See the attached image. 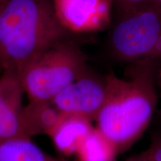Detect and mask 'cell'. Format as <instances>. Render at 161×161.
Segmentation results:
<instances>
[{
	"label": "cell",
	"mask_w": 161,
	"mask_h": 161,
	"mask_svg": "<svg viewBox=\"0 0 161 161\" xmlns=\"http://www.w3.org/2000/svg\"><path fill=\"white\" fill-rule=\"evenodd\" d=\"M56 16L70 33L104 29L110 23V0H52Z\"/></svg>",
	"instance_id": "6"
},
{
	"label": "cell",
	"mask_w": 161,
	"mask_h": 161,
	"mask_svg": "<svg viewBox=\"0 0 161 161\" xmlns=\"http://www.w3.org/2000/svg\"><path fill=\"white\" fill-rule=\"evenodd\" d=\"M118 14L128 13L154 4L153 0H110Z\"/></svg>",
	"instance_id": "12"
},
{
	"label": "cell",
	"mask_w": 161,
	"mask_h": 161,
	"mask_svg": "<svg viewBox=\"0 0 161 161\" xmlns=\"http://www.w3.org/2000/svg\"><path fill=\"white\" fill-rule=\"evenodd\" d=\"M0 161H60L44 152L29 138L0 141Z\"/></svg>",
	"instance_id": "11"
},
{
	"label": "cell",
	"mask_w": 161,
	"mask_h": 161,
	"mask_svg": "<svg viewBox=\"0 0 161 161\" xmlns=\"http://www.w3.org/2000/svg\"><path fill=\"white\" fill-rule=\"evenodd\" d=\"M156 114H156V119L159 122V123H160V125L161 126V110H158Z\"/></svg>",
	"instance_id": "15"
},
{
	"label": "cell",
	"mask_w": 161,
	"mask_h": 161,
	"mask_svg": "<svg viewBox=\"0 0 161 161\" xmlns=\"http://www.w3.org/2000/svg\"><path fill=\"white\" fill-rule=\"evenodd\" d=\"M115 145L96 126L81 141L75 152L78 161H116Z\"/></svg>",
	"instance_id": "10"
},
{
	"label": "cell",
	"mask_w": 161,
	"mask_h": 161,
	"mask_svg": "<svg viewBox=\"0 0 161 161\" xmlns=\"http://www.w3.org/2000/svg\"><path fill=\"white\" fill-rule=\"evenodd\" d=\"M23 93L25 91L19 72L12 70L2 72L0 75V141L29 138L24 131L22 122Z\"/></svg>",
	"instance_id": "7"
},
{
	"label": "cell",
	"mask_w": 161,
	"mask_h": 161,
	"mask_svg": "<svg viewBox=\"0 0 161 161\" xmlns=\"http://www.w3.org/2000/svg\"><path fill=\"white\" fill-rule=\"evenodd\" d=\"M61 116L51 102L29 101L22 113L24 131L30 139L39 134L49 136Z\"/></svg>",
	"instance_id": "9"
},
{
	"label": "cell",
	"mask_w": 161,
	"mask_h": 161,
	"mask_svg": "<svg viewBox=\"0 0 161 161\" xmlns=\"http://www.w3.org/2000/svg\"><path fill=\"white\" fill-rule=\"evenodd\" d=\"M153 2H154V5L161 7V0H153Z\"/></svg>",
	"instance_id": "16"
},
{
	"label": "cell",
	"mask_w": 161,
	"mask_h": 161,
	"mask_svg": "<svg viewBox=\"0 0 161 161\" xmlns=\"http://www.w3.org/2000/svg\"><path fill=\"white\" fill-rule=\"evenodd\" d=\"M108 48L119 61L129 64L148 59L161 63V7L152 4L118 14Z\"/></svg>",
	"instance_id": "4"
},
{
	"label": "cell",
	"mask_w": 161,
	"mask_h": 161,
	"mask_svg": "<svg viewBox=\"0 0 161 161\" xmlns=\"http://www.w3.org/2000/svg\"><path fill=\"white\" fill-rule=\"evenodd\" d=\"M56 16L52 0H2L0 70L21 72L54 44L69 40Z\"/></svg>",
	"instance_id": "2"
},
{
	"label": "cell",
	"mask_w": 161,
	"mask_h": 161,
	"mask_svg": "<svg viewBox=\"0 0 161 161\" xmlns=\"http://www.w3.org/2000/svg\"><path fill=\"white\" fill-rule=\"evenodd\" d=\"M125 78L106 75L107 96L96 127L115 145L128 151L152 122L161 85V63L143 59L129 63Z\"/></svg>",
	"instance_id": "1"
},
{
	"label": "cell",
	"mask_w": 161,
	"mask_h": 161,
	"mask_svg": "<svg viewBox=\"0 0 161 161\" xmlns=\"http://www.w3.org/2000/svg\"><path fill=\"white\" fill-rule=\"evenodd\" d=\"M87 66L80 48L66 40L40 54L22 70L19 76L29 101L51 102Z\"/></svg>",
	"instance_id": "3"
},
{
	"label": "cell",
	"mask_w": 161,
	"mask_h": 161,
	"mask_svg": "<svg viewBox=\"0 0 161 161\" xmlns=\"http://www.w3.org/2000/svg\"><path fill=\"white\" fill-rule=\"evenodd\" d=\"M106 96V75H101L87 66L79 77L58 93L51 102L62 114L95 121Z\"/></svg>",
	"instance_id": "5"
},
{
	"label": "cell",
	"mask_w": 161,
	"mask_h": 161,
	"mask_svg": "<svg viewBox=\"0 0 161 161\" xmlns=\"http://www.w3.org/2000/svg\"><path fill=\"white\" fill-rule=\"evenodd\" d=\"M125 161H154L152 158L148 155L146 151H144L143 152L140 154H136V155L132 156L131 158H129Z\"/></svg>",
	"instance_id": "14"
},
{
	"label": "cell",
	"mask_w": 161,
	"mask_h": 161,
	"mask_svg": "<svg viewBox=\"0 0 161 161\" xmlns=\"http://www.w3.org/2000/svg\"><path fill=\"white\" fill-rule=\"evenodd\" d=\"M92 121L81 116L62 114L50 136L55 148L66 156L75 154L78 147L93 128Z\"/></svg>",
	"instance_id": "8"
},
{
	"label": "cell",
	"mask_w": 161,
	"mask_h": 161,
	"mask_svg": "<svg viewBox=\"0 0 161 161\" xmlns=\"http://www.w3.org/2000/svg\"><path fill=\"white\" fill-rule=\"evenodd\" d=\"M1 1H2V0H0V3H1Z\"/></svg>",
	"instance_id": "17"
},
{
	"label": "cell",
	"mask_w": 161,
	"mask_h": 161,
	"mask_svg": "<svg viewBox=\"0 0 161 161\" xmlns=\"http://www.w3.org/2000/svg\"><path fill=\"white\" fill-rule=\"evenodd\" d=\"M154 161H161V126L152 134L151 144L146 150Z\"/></svg>",
	"instance_id": "13"
}]
</instances>
